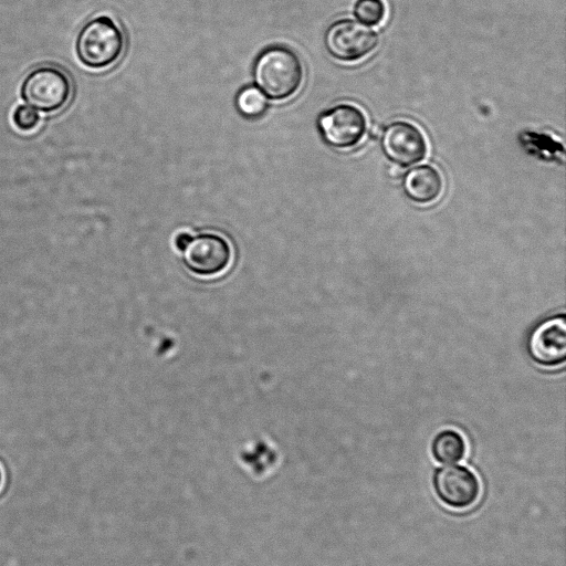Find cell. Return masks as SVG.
Masks as SVG:
<instances>
[{
	"label": "cell",
	"instance_id": "obj_1",
	"mask_svg": "<svg viewBox=\"0 0 566 566\" xmlns=\"http://www.w3.org/2000/svg\"><path fill=\"white\" fill-rule=\"evenodd\" d=\"M258 88L273 101L293 96L304 80L300 56L290 48L273 45L260 53L253 67Z\"/></svg>",
	"mask_w": 566,
	"mask_h": 566
},
{
	"label": "cell",
	"instance_id": "obj_2",
	"mask_svg": "<svg viewBox=\"0 0 566 566\" xmlns=\"http://www.w3.org/2000/svg\"><path fill=\"white\" fill-rule=\"evenodd\" d=\"M124 34L107 15L86 22L76 36V55L88 69L101 70L114 64L124 51Z\"/></svg>",
	"mask_w": 566,
	"mask_h": 566
},
{
	"label": "cell",
	"instance_id": "obj_3",
	"mask_svg": "<svg viewBox=\"0 0 566 566\" xmlns=\"http://www.w3.org/2000/svg\"><path fill=\"white\" fill-rule=\"evenodd\" d=\"M73 93L71 76L55 65H41L33 69L23 80L21 97L27 105L43 113L63 109Z\"/></svg>",
	"mask_w": 566,
	"mask_h": 566
},
{
	"label": "cell",
	"instance_id": "obj_4",
	"mask_svg": "<svg viewBox=\"0 0 566 566\" xmlns=\"http://www.w3.org/2000/svg\"><path fill=\"white\" fill-rule=\"evenodd\" d=\"M175 243L181 252L185 266L199 276L220 274L229 266L232 258L229 242L216 233H180Z\"/></svg>",
	"mask_w": 566,
	"mask_h": 566
},
{
	"label": "cell",
	"instance_id": "obj_5",
	"mask_svg": "<svg viewBox=\"0 0 566 566\" xmlns=\"http://www.w3.org/2000/svg\"><path fill=\"white\" fill-rule=\"evenodd\" d=\"M378 43V33L371 27L348 18L334 21L324 34L327 52L340 62L359 61L369 55Z\"/></svg>",
	"mask_w": 566,
	"mask_h": 566
},
{
	"label": "cell",
	"instance_id": "obj_6",
	"mask_svg": "<svg viewBox=\"0 0 566 566\" xmlns=\"http://www.w3.org/2000/svg\"><path fill=\"white\" fill-rule=\"evenodd\" d=\"M365 112L355 104L339 103L317 118V127L324 142L336 149H352L360 144L367 132Z\"/></svg>",
	"mask_w": 566,
	"mask_h": 566
},
{
	"label": "cell",
	"instance_id": "obj_7",
	"mask_svg": "<svg viewBox=\"0 0 566 566\" xmlns=\"http://www.w3.org/2000/svg\"><path fill=\"white\" fill-rule=\"evenodd\" d=\"M380 148L391 163L410 167L427 157L429 145L426 135L416 124L397 119L384 127Z\"/></svg>",
	"mask_w": 566,
	"mask_h": 566
},
{
	"label": "cell",
	"instance_id": "obj_8",
	"mask_svg": "<svg viewBox=\"0 0 566 566\" xmlns=\"http://www.w3.org/2000/svg\"><path fill=\"white\" fill-rule=\"evenodd\" d=\"M432 488L439 501L454 510L471 507L481 493L478 475L464 465H444L432 475Z\"/></svg>",
	"mask_w": 566,
	"mask_h": 566
},
{
	"label": "cell",
	"instance_id": "obj_9",
	"mask_svg": "<svg viewBox=\"0 0 566 566\" xmlns=\"http://www.w3.org/2000/svg\"><path fill=\"white\" fill-rule=\"evenodd\" d=\"M526 350L542 367H556L566 358V321L563 314L538 323L530 333Z\"/></svg>",
	"mask_w": 566,
	"mask_h": 566
},
{
	"label": "cell",
	"instance_id": "obj_10",
	"mask_svg": "<svg viewBox=\"0 0 566 566\" xmlns=\"http://www.w3.org/2000/svg\"><path fill=\"white\" fill-rule=\"evenodd\" d=\"M401 187L406 197L412 202L429 205L442 196L444 179L437 167L422 164L408 169L403 174Z\"/></svg>",
	"mask_w": 566,
	"mask_h": 566
},
{
	"label": "cell",
	"instance_id": "obj_11",
	"mask_svg": "<svg viewBox=\"0 0 566 566\" xmlns=\"http://www.w3.org/2000/svg\"><path fill=\"white\" fill-rule=\"evenodd\" d=\"M467 452L465 440L453 429H444L436 434L431 443V453L440 463H453L462 460Z\"/></svg>",
	"mask_w": 566,
	"mask_h": 566
},
{
	"label": "cell",
	"instance_id": "obj_12",
	"mask_svg": "<svg viewBox=\"0 0 566 566\" xmlns=\"http://www.w3.org/2000/svg\"><path fill=\"white\" fill-rule=\"evenodd\" d=\"M237 108L245 117H260L268 107L265 95L255 86L241 90L237 96Z\"/></svg>",
	"mask_w": 566,
	"mask_h": 566
},
{
	"label": "cell",
	"instance_id": "obj_13",
	"mask_svg": "<svg viewBox=\"0 0 566 566\" xmlns=\"http://www.w3.org/2000/svg\"><path fill=\"white\" fill-rule=\"evenodd\" d=\"M353 13L360 23L375 27L385 20L387 8L384 0H356Z\"/></svg>",
	"mask_w": 566,
	"mask_h": 566
},
{
	"label": "cell",
	"instance_id": "obj_14",
	"mask_svg": "<svg viewBox=\"0 0 566 566\" xmlns=\"http://www.w3.org/2000/svg\"><path fill=\"white\" fill-rule=\"evenodd\" d=\"M40 115L29 105H18L12 114L14 126L24 133L32 132L40 124Z\"/></svg>",
	"mask_w": 566,
	"mask_h": 566
},
{
	"label": "cell",
	"instance_id": "obj_15",
	"mask_svg": "<svg viewBox=\"0 0 566 566\" xmlns=\"http://www.w3.org/2000/svg\"><path fill=\"white\" fill-rule=\"evenodd\" d=\"M1 482H2V473H1V470H0V485H1Z\"/></svg>",
	"mask_w": 566,
	"mask_h": 566
}]
</instances>
